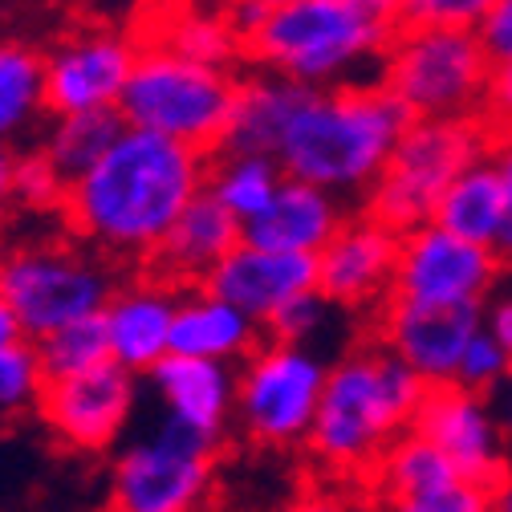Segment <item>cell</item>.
<instances>
[{"label":"cell","mask_w":512,"mask_h":512,"mask_svg":"<svg viewBox=\"0 0 512 512\" xmlns=\"http://www.w3.org/2000/svg\"><path fill=\"white\" fill-rule=\"evenodd\" d=\"M488 0H407L395 5L399 29H480Z\"/></svg>","instance_id":"33"},{"label":"cell","mask_w":512,"mask_h":512,"mask_svg":"<svg viewBox=\"0 0 512 512\" xmlns=\"http://www.w3.org/2000/svg\"><path fill=\"white\" fill-rule=\"evenodd\" d=\"M208 155L126 126L110 155L70 183L66 224L110 256H151L171 224L208 191Z\"/></svg>","instance_id":"1"},{"label":"cell","mask_w":512,"mask_h":512,"mask_svg":"<svg viewBox=\"0 0 512 512\" xmlns=\"http://www.w3.org/2000/svg\"><path fill=\"white\" fill-rule=\"evenodd\" d=\"M175 289L159 281L126 285L102 309V326L110 342V362L126 374H151L171 354V326H175Z\"/></svg>","instance_id":"18"},{"label":"cell","mask_w":512,"mask_h":512,"mask_svg":"<svg viewBox=\"0 0 512 512\" xmlns=\"http://www.w3.org/2000/svg\"><path fill=\"white\" fill-rule=\"evenodd\" d=\"M122 131H126V122L118 110L53 118L49 135L41 143V155L53 163V171L66 183H78L82 175H90L110 155V147L122 139Z\"/></svg>","instance_id":"26"},{"label":"cell","mask_w":512,"mask_h":512,"mask_svg":"<svg viewBox=\"0 0 512 512\" xmlns=\"http://www.w3.org/2000/svg\"><path fill=\"white\" fill-rule=\"evenodd\" d=\"M391 512H492V492H488V488H476V484H468V480H460L456 488H447V492H435V496H423V500L391 504Z\"/></svg>","instance_id":"36"},{"label":"cell","mask_w":512,"mask_h":512,"mask_svg":"<svg viewBox=\"0 0 512 512\" xmlns=\"http://www.w3.org/2000/svg\"><path fill=\"white\" fill-rule=\"evenodd\" d=\"M399 13L387 0H273L248 37V57L265 74L309 90L358 86V70L387 61Z\"/></svg>","instance_id":"2"},{"label":"cell","mask_w":512,"mask_h":512,"mask_svg":"<svg viewBox=\"0 0 512 512\" xmlns=\"http://www.w3.org/2000/svg\"><path fill=\"white\" fill-rule=\"evenodd\" d=\"M476 37L492 66H512V0H488Z\"/></svg>","instance_id":"37"},{"label":"cell","mask_w":512,"mask_h":512,"mask_svg":"<svg viewBox=\"0 0 512 512\" xmlns=\"http://www.w3.org/2000/svg\"><path fill=\"white\" fill-rule=\"evenodd\" d=\"M66 191H70V183L53 171V163L41 151L17 155V167H13V204L33 208V212H53V208H66Z\"/></svg>","instance_id":"32"},{"label":"cell","mask_w":512,"mask_h":512,"mask_svg":"<svg viewBox=\"0 0 512 512\" xmlns=\"http://www.w3.org/2000/svg\"><path fill=\"white\" fill-rule=\"evenodd\" d=\"M326 305H330V301L317 293V289H313V293H301V297H293L289 305H281L261 330H265L269 342H277V346H305L317 330H322Z\"/></svg>","instance_id":"35"},{"label":"cell","mask_w":512,"mask_h":512,"mask_svg":"<svg viewBox=\"0 0 512 512\" xmlns=\"http://www.w3.org/2000/svg\"><path fill=\"white\" fill-rule=\"evenodd\" d=\"M374 472H378V484L387 488L391 504L423 500V496H435V492H447L460 484V472L447 464V456L415 431L399 435L387 452L378 456Z\"/></svg>","instance_id":"27"},{"label":"cell","mask_w":512,"mask_h":512,"mask_svg":"<svg viewBox=\"0 0 512 512\" xmlns=\"http://www.w3.org/2000/svg\"><path fill=\"white\" fill-rule=\"evenodd\" d=\"M13 167H17V155L0 143V216L13 204Z\"/></svg>","instance_id":"42"},{"label":"cell","mask_w":512,"mask_h":512,"mask_svg":"<svg viewBox=\"0 0 512 512\" xmlns=\"http://www.w3.org/2000/svg\"><path fill=\"white\" fill-rule=\"evenodd\" d=\"M411 431L439 447L460 480L488 492L504 480V427L484 395H472L456 382L427 387Z\"/></svg>","instance_id":"12"},{"label":"cell","mask_w":512,"mask_h":512,"mask_svg":"<svg viewBox=\"0 0 512 512\" xmlns=\"http://www.w3.org/2000/svg\"><path fill=\"white\" fill-rule=\"evenodd\" d=\"M289 512H354L346 500H338V496H330V492H313V496H305V500H297Z\"/></svg>","instance_id":"41"},{"label":"cell","mask_w":512,"mask_h":512,"mask_svg":"<svg viewBox=\"0 0 512 512\" xmlns=\"http://www.w3.org/2000/svg\"><path fill=\"white\" fill-rule=\"evenodd\" d=\"M240 240H244V228L204 191V196L171 224V232L159 240V248L147 256L151 281H159L167 289L204 285Z\"/></svg>","instance_id":"20"},{"label":"cell","mask_w":512,"mask_h":512,"mask_svg":"<svg viewBox=\"0 0 512 512\" xmlns=\"http://www.w3.org/2000/svg\"><path fill=\"white\" fill-rule=\"evenodd\" d=\"M492 512H512V476H504L492 488Z\"/></svg>","instance_id":"43"},{"label":"cell","mask_w":512,"mask_h":512,"mask_svg":"<svg viewBox=\"0 0 512 512\" xmlns=\"http://www.w3.org/2000/svg\"><path fill=\"white\" fill-rule=\"evenodd\" d=\"M41 391H45V370L37 346L21 338L9 350H0V411H21L37 403Z\"/></svg>","instance_id":"31"},{"label":"cell","mask_w":512,"mask_h":512,"mask_svg":"<svg viewBox=\"0 0 512 512\" xmlns=\"http://www.w3.org/2000/svg\"><path fill=\"white\" fill-rule=\"evenodd\" d=\"M488 163L496 167V175H500V183H504L508 212H512V131H508V135H500V139L492 143V151H488Z\"/></svg>","instance_id":"40"},{"label":"cell","mask_w":512,"mask_h":512,"mask_svg":"<svg viewBox=\"0 0 512 512\" xmlns=\"http://www.w3.org/2000/svg\"><path fill=\"white\" fill-rule=\"evenodd\" d=\"M500 427H508L512 431V374H508V382H504V387H500Z\"/></svg>","instance_id":"45"},{"label":"cell","mask_w":512,"mask_h":512,"mask_svg":"<svg viewBox=\"0 0 512 512\" xmlns=\"http://www.w3.org/2000/svg\"><path fill=\"white\" fill-rule=\"evenodd\" d=\"M427 382L387 350H358L330 366L322 407L309 427V452L334 472L374 468L411 431Z\"/></svg>","instance_id":"4"},{"label":"cell","mask_w":512,"mask_h":512,"mask_svg":"<svg viewBox=\"0 0 512 512\" xmlns=\"http://www.w3.org/2000/svg\"><path fill=\"white\" fill-rule=\"evenodd\" d=\"M139 37L118 29H82L45 53V114H98L118 110L131 86Z\"/></svg>","instance_id":"11"},{"label":"cell","mask_w":512,"mask_h":512,"mask_svg":"<svg viewBox=\"0 0 512 512\" xmlns=\"http://www.w3.org/2000/svg\"><path fill=\"white\" fill-rule=\"evenodd\" d=\"M281 183H285V171L269 155H224L208 171V196L244 228L269 208Z\"/></svg>","instance_id":"29"},{"label":"cell","mask_w":512,"mask_h":512,"mask_svg":"<svg viewBox=\"0 0 512 512\" xmlns=\"http://www.w3.org/2000/svg\"><path fill=\"white\" fill-rule=\"evenodd\" d=\"M378 82L411 118H476L492 61L476 29H399Z\"/></svg>","instance_id":"7"},{"label":"cell","mask_w":512,"mask_h":512,"mask_svg":"<svg viewBox=\"0 0 512 512\" xmlns=\"http://www.w3.org/2000/svg\"><path fill=\"white\" fill-rule=\"evenodd\" d=\"M139 45L167 49L191 66L236 74L240 57H248L244 37L232 29L228 9H159L151 25H139Z\"/></svg>","instance_id":"24"},{"label":"cell","mask_w":512,"mask_h":512,"mask_svg":"<svg viewBox=\"0 0 512 512\" xmlns=\"http://www.w3.org/2000/svg\"><path fill=\"white\" fill-rule=\"evenodd\" d=\"M342 224H346V212L338 196L301 179H285L277 187V196L269 200V208L244 224V244L289 252V256H313L317 261Z\"/></svg>","instance_id":"19"},{"label":"cell","mask_w":512,"mask_h":512,"mask_svg":"<svg viewBox=\"0 0 512 512\" xmlns=\"http://www.w3.org/2000/svg\"><path fill=\"white\" fill-rule=\"evenodd\" d=\"M212 484V460L171 447L155 431L110 464V512H196Z\"/></svg>","instance_id":"14"},{"label":"cell","mask_w":512,"mask_h":512,"mask_svg":"<svg viewBox=\"0 0 512 512\" xmlns=\"http://www.w3.org/2000/svg\"><path fill=\"white\" fill-rule=\"evenodd\" d=\"M411 122L415 118L382 90V82L313 90L289 126L277 163L285 179L313 183L342 200L378 183Z\"/></svg>","instance_id":"3"},{"label":"cell","mask_w":512,"mask_h":512,"mask_svg":"<svg viewBox=\"0 0 512 512\" xmlns=\"http://www.w3.org/2000/svg\"><path fill=\"white\" fill-rule=\"evenodd\" d=\"M500 277V256L435 224L399 236V269L391 301L427 309H484Z\"/></svg>","instance_id":"10"},{"label":"cell","mask_w":512,"mask_h":512,"mask_svg":"<svg viewBox=\"0 0 512 512\" xmlns=\"http://www.w3.org/2000/svg\"><path fill=\"white\" fill-rule=\"evenodd\" d=\"M484 155L488 131L480 118H415L387 171L366 191V216L399 236L431 224L443 191Z\"/></svg>","instance_id":"6"},{"label":"cell","mask_w":512,"mask_h":512,"mask_svg":"<svg viewBox=\"0 0 512 512\" xmlns=\"http://www.w3.org/2000/svg\"><path fill=\"white\" fill-rule=\"evenodd\" d=\"M37 354H41L45 382L74 378V374H90V370L106 366V362H110V342H106L102 313H98V317H82V322L49 334L45 342H37Z\"/></svg>","instance_id":"30"},{"label":"cell","mask_w":512,"mask_h":512,"mask_svg":"<svg viewBox=\"0 0 512 512\" xmlns=\"http://www.w3.org/2000/svg\"><path fill=\"white\" fill-rule=\"evenodd\" d=\"M13 342H21V330H17L13 317H9L5 309H0V350H9Z\"/></svg>","instance_id":"44"},{"label":"cell","mask_w":512,"mask_h":512,"mask_svg":"<svg viewBox=\"0 0 512 512\" xmlns=\"http://www.w3.org/2000/svg\"><path fill=\"white\" fill-rule=\"evenodd\" d=\"M484 330V309H427L407 301H387L382 313V350L415 370L427 387L456 382L464 350Z\"/></svg>","instance_id":"15"},{"label":"cell","mask_w":512,"mask_h":512,"mask_svg":"<svg viewBox=\"0 0 512 512\" xmlns=\"http://www.w3.org/2000/svg\"><path fill=\"white\" fill-rule=\"evenodd\" d=\"M151 387L167 407V419L191 427L196 435L220 443L228 419L236 415V370L200 358L167 354L151 370Z\"/></svg>","instance_id":"21"},{"label":"cell","mask_w":512,"mask_h":512,"mask_svg":"<svg viewBox=\"0 0 512 512\" xmlns=\"http://www.w3.org/2000/svg\"><path fill=\"white\" fill-rule=\"evenodd\" d=\"M114 293V273L98 256L61 244H29L0 261V305L33 346L82 317H98Z\"/></svg>","instance_id":"8"},{"label":"cell","mask_w":512,"mask_h":512,"mask_svg":"<svg viewBox=\"0 0 512 512\" xmlns=\"http://www.w3.org/2000/svg\"><path fill=\"white\" fill-rule=\"evenodd\" d=\"M135 395H139L135 374L106 362L90 374L45 382V391L37 399V415L66 447L94 456L118 443V435L135 415Z\"/></svg>","instance_id":"13"},{"label":"cell","mask_w":512,"mask_h":512,"mask_svg":"<svg viewBox=\"0 0 512 512\" xmlns=\"http://www.w3.org/2000/svg\"><path fill=\"white\" fill-rule=\"evenodd\" d=\"M431 224L468 240V244H480V248L496 252L500 232L508 224V196H504V183H500L496 167L488 159L468 167L452 187L443 191Z\"/></svg>","instance_id":"25"},{"label":"cell","mask_w":512,"mask_h":512,"mask_svg":"<svg viewBox=\"0 0 512 512\" xmlns=\"http://www.w3.org/2000/svg\"><path fill=\"white\" fill-rule=\"evenodd\" d=\"M200 289L236 305L256 326H265L281 305L317 289V261L313 256L269 252V248H256V244L240 240Z\"/></svg>","instance_id":"17"},{"label":"cell","mask_w":512,"mask_h":512,"mask_svg":"<svg viewBox=\"0 0 512 512\" xmlns=\"http://www.w3.org/2000/svg\"><path fill=\"white\" fill-rule=\"evenodd\" d=\"M45 114V53L25 41H0V143L9 147Z\"/></svg>","instance_id":"28"},{"label":"cell","mask_w":512,"mask_h":512,"mask_svg":"<svg viewBox=\"0 0 512 512\" xmlns=\"http://www.w3.org/2000/svg\"><path fill=\"white\" fill-rule=\"evenodd\" d=\"M484 118L500 135L512 131V66H492V82L484 94Z\"/></svg>","instance_id":"38"},{"label":"cell","mask_w":512,"mask_h":512,"mask_svg":"<svg viewBox=\"0 0 512 512\" xmlns=\"http://www.w3.org/2000/svg\"><path fill=\"white\" fill-rule=\"evenodd\" d=\"M484 334L512 358V293H508V297H496V301L484 309Z\"/></svg>","instance_id":"39"},{"label":"cell","mask_w":512,"mask_h":512,"mask_svg":"<svg viewBox=\"0 0 512 512\" xmlns=\"http://www.w3.org/2000/svg\"><path fill=\"white\" fill-rule=\"evenodd\" d=\"M330 366L309 346L265 342L236 370V419L269 447H289L309 439V427L322 407Z\"/></svg>","instance_id":"9"},{"label":"cell","mask_w":512,"mask_h":512,"mask_svg":"<svg viewBox=\"0 0 512 512\" xmlns=\"http://www.w3.org/2000/svg\"><path fill=\"white\" fill-rule=\"evenodd\" d=\"M236 94H240L236 74L191 66V61L167 49L143 45L131 86H126L118 102V114L135 131H151L179 147L212 155L224 147Z\"/></svg>","instance_id":"5"},{"label":"cell","mask_w":512,"mask_h":512,"mask_svg":"<svg viewBox=\"0 0 512 512\" xmlns=\"http://www.w3.org/2000/svg\"><path fill=\"white\" fill-rule=\"evenodd\" d=\"M399 232L382 228L366 212L346 220L317 256V293L330 305H374L395 293Z\"/></svg>","instance_id":"16"},{"label":"cell","mask_w":512,"mask_h":512,"mask_svg":"<svg viewBox=\"0 0 512 512\" xmlns=\"http://www.w3.org/2000/svg\"><path fill=\"white\" fill-rule=\"evenodd\" d=\"M0 309H5V305H0Z\"/></svg>","instance_id":"46"},{"label":"cell","mask_w":512,"mask_h":512,"mask_svg":"<svg viewBox=\"0 0 512 512\" xmlns=\"http://www.w3.org/2000/svg\"><path fill=\"white\" fill-rule=\"evenodd\" d=\"M512 374V358L480 330L472 338V346L464 350V362L456 370V387L472 391V395H488V391H500Z\"/></svg>","instance_id":"34"},{"label":"cell","mask_w":512,"mask_h":512,"mask_svg":"<svg viewBox=\"0 0 512 512\" xmlns=\"http://www.w3.org/2000/svg\"><path fill=\"white\" fill-rule=\"evenodd\" d=\"M261 326L244 317L236 305L212 297L208 289H196L179 297L175 305V326H171V354L175 358H200L220 366H244L261 350Z\"/></svg>","instance_id":"22"},{"label":"cell","mask_w":512,"mask_h":512,"mask_svg":"<svg viewBox=\"0 0 512 512\" xmlns=\"http://www.w3.org/2000/svg\"><path fill=\"white\" fill-rule=\"evenodd\" d=\"M313 98L309 86H297L289 78L277 74H252L240 78V94H236V110L224 135V155H269L277 159L293 118L301 114V106Z\"/></svg>","instance_id":"23"}]
</instances>
